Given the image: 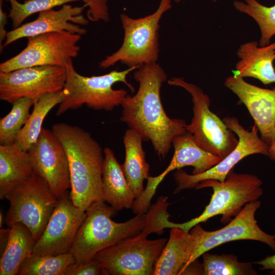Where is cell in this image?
<instances>
[{
    "label": "cell",
    "mask_w": 275,
    "mask_h": 275,
    "mask_svg": "<svg viewBox=\"0 0 275 275\" xmlns=\"http://www.w3.org/2000/svg\"><path fill=\"white\" fill-rule=\"evenodd\" d=\"M66 78L63 66H34L0 71V99L11 104L24 97L35 101L45 94L62 91Z\"/></svg>",
    "instance_id": "cell-13"
},
{
    "label": "cell",
    "mask_w": 275,
    "mask_h": 275,
    "mask_svg": "<svg viewBox=\"0 0 275 275\" xmlns=\"http://www.w3.org/2000/svg\"><path fill=\"white\" fill-rule=\"evenodd\" d=\"M81 35L68 31L48 33L28 37L25 47L18 54L2 62L0 71L9 72L18 69L40 66L65 67L76 57Z\"/></svg>",
    "instance_id": "cell-10"
},
{
    "label": "cell",
    "mask_w": 275,
    "mask_h": 275,
    "mask_svg": "<svg viewBox=\"0 0 275 275\" xmlns=\"http://www.w3.org/2000/svg\"><path fill=\"white\" fill-rule=\"evenodd\" d=\"M176 3H179L181 0H174ZM213 2H216L217 0H212Z\"/></svg>",
    "instance_id": "cell-37"
},
{
    "label": "cell",
    "mask_w": 275,
    "mask_h": 275,
    "mask_svg": "<svg viewBox=\"0 0 275 275\" xmlns=\"http://www.w3.org/2000/svg\"><path fill=\"white\" fill-rule=\"evenodd\" d=\"M171 8V0H160L156 10L144 17L132 18L125 14H120L124 30L123 43L118 50L99 63V67L106 69L118 62L128 67L156 63L159 52V21Z\"/></svg>",
    "instance_id": "cell-6"
},
{
    "label": "cell",
    "mask_w": 275,
    "mask_h": 275,
    "mask_svg": "<svg viewBox=\"0 0 275 275\" xmlns=\"http://www.w3.org/2000/svg\"><path fill=\"white\" fill-rule=\"evenodd\" d=\"M87 6V18L93 22L109 20L108 0H81Z\"/></svg>",
    "instance_id": "cell-32"
},
{
    "label": "cell",
    "mask_w": 275,
    "mask_h": 275,
    "mask_svg": "<svg viewBox=\"0 0 275 275\" xmlns=\"http://www.w3.org/2000/svg\"><path fill=\"white\" fill-rule=\"evenodd\" d=\"M202 274L204 275H256L257 271L252 262H240L233 254H211L206 252L202 255Z\"/></svg>",
    "instance_id": "cell-28"
},
{
    "label": "cell",
    "mask_w": 275,
    "mask_h": 275,
    "mask_svg": "<svg viewBox=\"0 0 275 275\" xmlns=\"http://www.w3.org/2000/svg\"><path fill=\"white\" fill-rule=\"evenodd\" d=\"M267 155L271 160L275 161V141L269 147Z\"/></svg>",
    "instance_id": "cell-35"
},
{
    "label": "cell",
    "mask_w": 275,
    "mask_h": 275,
    "mask_svg": "<svg viewBox=\"0 0 275 275\" xmlns=\"http://www.w3.org/2000/svg\"><path fill=\"white\" fill-rule=\"evenodd\" d=\"M75 260L71 253L58 255L32 254L21 264L19 275H65L68 268Z\"/></svg>",
    "instance_id": "cell-26"
},
{
    "label": "cell",
    "mask_w": 275,
    "mask_h": 275,
    "mask_svg": "<svg viewBox=\"0 0 275 275\" xmlns=\"http://www.w3.org/2000/svg\"><path fill=\"white\" fill-rule=\"evenodd\" d=\"M36 241L28 228L16 223L10 227L0 260L1 275H16L23 261L33 254Z\"/></svg>",
    "instance_id": "cell-24"
},
{
    "label": "cell",
    "mask_w": 275,
    "mask_h": 275,
    "mask_svg": "<svg viewBox=\"0 0 275 275\" xmlns=\"http://www.w3.org/2000/svg\"><path fill=\"white\" fill-rule=\"evenodd\" d=\"M108 274L100 263L95 258L75 262L67 269L65 275Z\"/></svg>",
    "instance_id": "cell-31"
},
{
    "label": "cell",
    "mask_w": 275,
    "mask_h": 275,
    "mask_svg": "<svg viewBox=\"0 0 275 275\" xmlns=\"http://www.w3.org/2000/svg\"><path fill=\"white\" fill-rule=\"evenodd\" d=\"M262 181L252 174H238L231 170L224 182L207 180L201 182L197 189L212 187L213 194L209 204L203 212L183 223L169 221L168 212L160 214L157 218V227L160 231L165 228L176 227L189 232L197 224L221 215V222L226 223L236 216L246 204L257 200L263 194Z\"/></svg>",
    "instance_id": "cell-3"
},
{
    "label": "cell",
    "mask_w": 275,
    "mask_h": 275,
    "mask_svg": "<svg viewBox=\"0 0 275 275\" xmlns=\"http://www.w3.org/2000/svg\"><path fill=\"white\" fill-rule=\"evenodd\" d=\"M34 170L28 151L16 143L0 145V199L5 200L14 188L24 183Z\"/></svg>",
    "instance_id": "cell-20"
},
{
    "label": "cell",
    "mask_w": 275,
    "mask_h": 275,
    "mask_svg": "<svg viewBox=\"0 0 275 275\" xmlns=\"http://www.w3.org/2000/svg\"><path fill=\"white\" fill-rule=\"evenodd\" d=\"M139 82L137 93L127 95L121 105V121L134 130L143 141H151L160 158H163L173 139L186 132L185 120L167 116L160 99V88L167 75L157 63L141 66L134 73Z\"/></svg>",
    "instance_id": "cell-1"
},
{
    "label": "cell",
    "mask_w": 275,
    "mask_h": 275,
    "mask_svg": "<svg viewBox=\"0 0 275 275\" xmlns=\"http://www.w3.org/2000/svg\"><path fill=\"white\" fill-rule=\"evenodd\" d=\"M51 130L67 155L73 204L83 211L104 202L102 193V149L91 134L65 123L53 124Z\"/></svg>",
    "instance_id": "cell-2"
},
{
    "label": "cell",
    "mask_w": 275,
    "mask_h": 275,
    "mask_svg": "<svg viewBox=\"0 0 275 275\" xmlns=\"http://www.w3.org/2000/svg\"><path fill=\"white\" fill-rule=\"evenodd\" d=\"M63 97L62 90L45 94L34 102L32 112L16 138L15 143L21 148L28 151L36 143L43 128L45 118L55 106L60 104Z\"/></svg>",
    "instance_id": "cell-25"
},
{
    "label": "cell",
    "mask_w": 275,
    "mask_h": 275,
    "mask_svg": "<svg viewBox=\"0 0 275 275\" xmlns=\"http://www.w3.org/2000/svg\"><path fill=\"white\" fill-rule=\"evenodd\" d=\"M223 121L237 135V146L218 163L202 173L190 175L181 169L177 170L174 174L178 185L174 194L183 189L196 188L201 182L207 180L224 182L234 167L244 158L255 154L267 155L269 146L259 137L258 129L255 125L249 131L235 117H227Z\"/></svg>",
    "instance_id": "cell-12"
},
{
    "label": "cell",
    "mask_w": 275,
    "mask_h": 275,
    "mask_svg": "<svg viewBox=\"0 0 275 275\" xmlns=\"http://www.w3.org/2000/svg\"><path fill=\"white\" fill-rule=\"evenodd\" d=\"M169 85L180 87L192 97L194 116L185 130L190 133L195 143L201 149L224 158L237 146L238 139L235 133L210 109L208 95L202 89L180 77L168 81Z\"/></svg>",
    "instance_id": "cell-7"
},
{
    "label": "cell",
    "mask_w": 275,
    "mask_h": 275,
    "mask_svg": "<svg viewBox=\"0 0 275 275\" xmlns=\"http://www.w3.org/2000/svg\"><path fill=\"white\" fill-rule=\"evenodd\" d=\"M139 67H128L124 70H115L101 75L86 76L76 71L72 59L69 60L65 65L66 78L62 90L63 97L57 116L70 109L80 108L84 104L95 110L112 111L115 107L121 105L127 95L125 90H115L113 86L121 82L134 92V87L128 82L127 77Z\"/></svg>",
    "instance_id": "cell-4"
},
{
    "label": "cell",
    "mask_w": 275,
    "mask_h": 275,
    "mask_svg": "<svg viewBox=\"0 0 275 275\" xmlns=\"http://www.w3.org/2000/svg\"><path fill=\"white\" fill-rule=\"evenodd\" d=\"M147 235L142 231L100 251L94 258L108 274H152L167 239H148Z\"/></svg>",
    "instance_id": "cell-9"
},
{
    "label": "cell",
    "mask_w": 275,
    "mask_h": 275,
    "mask_svg": "<svg viewBox=\"0 0 275 275\" xmlns=\"http://www.w3.org/2000/svg\"><path fill=\"white\" fill-rule=\"evenodd\" d=\"M258 45L256 41H251L239 46L237 51L239 60L233 75L255 78L264 85L275 83V41L265 46Z\"/></svg>",
    "instance_id": "cell-19"
},
{
    "label": "cell",
    "mask_w": 275,
    "mask_h": 275,
    "mask_svg": "<svg viewBox=\"0 0 275 275\" xmlns=\"http://www.w3.org/2000/svg\"><path fill=\"white\" fill-rule=\"evenodd\" d=\"M10 4L8 17L14 29L19 27L29 16L43 11L81 0H25L23 3L17 0H7Z\"/></svg>",
    "instance_id": "cell-30"
},
{
    "label": "cell",
    "mask_w": 275,
    "mask_h": 275,
    "mask_svg": "<svg viewBox=\"0 0 275 275\" xmlns=\"http://www.w3.org/2000/svg\"><path fill=\"white\" fill-rule=\"evenodd\" d=\"M86 212L75 206L67 191L58 198L54 209L33 254L58 255L70 252Z\"/></svg>",
    "instance_id": "cell-14"
},
{
    "label": "cell",
    "mask_w": 275,
    "mask_h": 275,
    "mask_svg": "<svg viewBox=\"0 0 275 275\" xmlns=\"http://www.w3.org/2000/svg\"><path fill=\"white\" fill-rule=\"evenodd\" d=\"M3 215L2 212H0V227H2V226L3 225Z\"/></svg>",
    "instance_id": "cell-36"
},
{
    "label": "cell",
    "mask_w": 275,
    "mask_h": 275,
    "mask_svg": "<svg viewBox=\"0 0 275 275\" xmlns=\"http://www.w3.org/2000/svg\"><path fill=\"white\" fill-rule=\"evenodd\" d=\"M34 101L21 98L12 104L10 112L0 119V144L8 145L16 142L18 133L30 116V108Z\"/></svg>",
    "instance_id": "cell-29"
},
{
    "label": "cell",
    "mask_w": 275,
    "mask_h": 275,
    "mask_svg": "<svg viewBox=\"0 0 275 275\" xmlns=\"http://www.w3.org/2000/svg\"><path fill=\"white\" fill-rule=\"evenodd\" d=\"M9 202L5 221L11 227L16 223L25 226L36 242L42 235L58 199L36 173L6 197Z\"/></svg>",
    "instance_id": "cell-8"
},
{
    "label": "cell",
    "mask_w": 275,
    "mask_h": 275,
    "mask_svg": "<svg viewBox=\"0 0 275 275\" xmlns=\"http://www.w3.org/2000/svg\"><path fill=\"white\" fill-rule=\"evenodd\" d=\"M142 141L141 136L131 129L126 130L123 138L125 158L122 167L136 198L143 192L144 180L149 176L150 166L146 160Z\"/></svg>",
    "instance_id": "cell-23"
},
{
    "label": "cell",
    "mask_w": 275,
    "mask_h": 275,
    "mask_svg": "<svg viewBox=\"0 0 275 275\" xmlns=\"http://www.w3.org/2000/svg\"><path fill=\"white\" fill-rule=\"evenodd\" d=\"M258 200L246 204L238 213L227 225L214 231H206L200 224L193 227L189 232L196 239L193 253L186 267L204 253L232 241L240 240H256L264 243L275 251V235L266 233L258 226L255 213L261 206Z\"/></svg>",
    "instance_id": "cell-11"
},
{
    "label": "cell",
    "mask_w": 275,
    "mask_h": 275,
    "mask_svg": "<svg viewBox=\"0 0 275 275\" xmlns=\"http://www.w3.org/2000/svg\"><path fill=\"white\" fill-rule=\"evenodd\" d=\"M172 144L174 153L171 162L158 176L148 177L146 187L135 199L131 207L134 214L147 212L158 186L170 172L186 166H191L194 168L192 174L197 175L210 169L222 159L199 147L195 143L191 134L187 132L175 136L172 141Z\"/></svg>",
    "instance_id": "cell-15"
},
{
    "label": "cell",
    "mask_w": 275,
    "mask_h": 275,
    "mask_svg": "<svg viewBox=\"0 0 275 275\" xmlns=\"http://www.w3.org/2000/svg\"><path fill=\"white\" fill-rule=\"evenodd\" d=\"M102 193L104 202L117 211L132 207L136 199L118 162L113 150L106 147L103 150Z\"/></svg>",
    "instance_id": "cell-22"
},
{
    "label": "cell",
    "mask_w": 275,
    "mask_h": 275,
    "mask_svg": "<svg viewBox=\"0 0 275 275\" xmlns=\"http://www.w3.org/2000/svg\"><path fill=\"white\" fill-rule=\"evenodd\" d=\"M86 212L70 251L75 262L94 258L100 251L138 234L145 226L146 213L136 214L125 222L114 221L111 217L117 211L104 202L93 204Z\"/></svg>",
    "instance_id": "cell-5"
},
{
    "label": "cell",
    "mask_w": 275,
    "mask_h": 275,
    "mask_svg": "<svg viewBox=\"0 0 275 275\" xmlns=\"http://www.w3.org/2000/svg\"><path fill=\"white\" fill-rule=\"evenodd\" d=\"M233 6L237 11L249 15L257 23L261 35L259 46L269 45L271 38L275 35V4L267 7L257 0H236Z\"/></svg>",
    "instance_id": "cell-27"
},
{
    "label": "cell",
    "mask_w": 275,
    "mask_h": 275,
    "mask_svg": "<svg viewBox=\"0 0 275 275\" xmlns=\"http://www.w3.org/2000/svg\"><path fill=\"white\" fill-rule=\"evenodd\" d=\"M4 0H0V50L3 49V41H5L7 36L8 32L5 29V26L7 24L8 15L4 11L3 9Z\"/></svg>",
    "instance_id": "cell-33"
},
{
    "label": "cell",
    "mask_w": 275,
    "mask_h": 275,
    "mask_svg": "<svg viewBox=\"0 0 275 275\" xmlns=\"http://www.w3.org/2000/svg\"><path fill=\"white\" fill-rule=\"evenodd\" d=\"M28 152L34 172L45 181L58 199L70 188L67 155L51 129L43 128Z\"/></svg>",
    "instance_id": "cell-16"
},
{
    "label": "cell",
    "mask_w": 275,
    "mask_h": 275,
    "mask_svg": "<svg viewBox=\"0 0 275 275\" xmlns=\"http://www.w3.org/2000/svg\"><path fill=\"white\" fill-rule=\"evenodd\" d=\"M196 244L189 231L171 228L169 240L154 267L153 275H180L187 264Z\"/></svg>",
    "instance_id": "cell-21"
},
{
    "label": "cell",
    "mask_w": 275,
    "mask_h": 275,
    "mask_svg": "<svg viewBox=\"0 0 275 275\" xmlns=\"http://www.w3.org/2000/svg\"><path fill=\"white\" fill-rule=\"evenodd\" d=\"M224 85L247 108L260 138L269 147L275 141V86L272 89L260 88L235 75L227 77Z\"/></svg>",
    "instance_id": "cell-17"
},
{
    "label": "cell",
    "mask_w": 275,
    "mask_h": 275,
    "mask_svg": "<svg viewBox=\"0 0 275 275\" xmlns=\"http://www.w3.org/2000/svg\"><path fill=\"white\" fill-rule=\"evenodd\" d=\"M86 8L85 5L73 7L65 4L58 10L52 9L41 12L34 20L8 32L3 47L21 38L48 33L68 31L84 35L87 30L80 25L89 23V19L82 15Z\"/></svg>",
    "instance_id": "cell-18"
},
{
    "label": "cell",
    "mask_w": 275,
    "mask_h": 275,
    "mask_svg": "<svg viewBox=\"0 0 275 275\" xmlns=\"http://www.w3.org/2000/svg\"><path fill=\"white\" fill-rule=\"evenodd\" d=\"M253 263L261 266L260 270H269L270 273L275 274V254L268 256L264 259L255 261Z\"/></svg>",
    "instance_id": "cell-34"
}]
</instances>
